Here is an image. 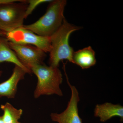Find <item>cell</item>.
Here are the masks:
<instances>
[{
	"label": "cell",
	"instance_id": "ba28073f",
	"mask_svg": "<svg viewBox=\"0 0 123 123\" xmlns=\"http://www.w3.org/2000/svg\"><path fill=\"white\" fill-rule=\"evenodd\" d=\"M26 73L22 68L15 65L10 77L0 84V98L3 97L9 98H15L18 84L20 80L24 79Z\"/></svg>",
	"mask_w": 123,
	"mask_h": 123
},
{
	"label": "cell",
	"instance_id": "ac0fdd59",
	"mask_svg": "<svg viewBox=\"0 0 123 123\" xmlns=\"http://www.w3.org/2000/svg\"><path fill=\"white\" fill-rule=\"evenodd\" d=\"M0 31H1L0 30Z\"/></svg>",
	"mask_w": 123,
	"mask_h": 123
},
{
	"label": "cell",
	"instance_id": "277c9868",
	"mask_svg": "<svg viewBox=\"0 0 123 123\" xmlns=\"http://www.w3.org/2000/svg\"><path fill=\"white\" fill-rule=\"evenodd\" d=\"M27 6L25 0L0 4V30L6 34L22 27Z\"/></svg>",
	"mask_w": 123,
	"mask_h": 123
},
{
	"label": "cell",
	"instance_id": "e0dca14e",
	"mask_svg": "<svg viewBox=\"0 0 123 123\" xmlns=\"http://www.w3.org/2000/svg\"><path fill=\"white\" fill-rule=\"evenodd\" d=\"M18 123H20V122H19V121H18Z\"/></svg>",
	"mask_w": 123,
	"mask_h": 123
},
{
	"label": "cell",
	"instance_id": "4fadbf2b",
	"mask_svg": "<svg viewBox=\"0 0 123 123\" xmlns=\"http://www.w3.org/2000/svg\"><path fill=\"white\" fill-rule=\"evenodd\" d=\"M28 4L25 14V18H26L37 6L40 4L46 2H50V0H26Z\"/></svg>",
	"mask_w": 123,
	"mask_h": 123
},
{
	"label": "cell",
	"instance_id": "30bf717a",
	"mask_svg": "<svg viewBox=\"0 0 123 123\" xmlns=\"http://www.w3.org/2000/svg\"><path fill=\"white\" fill-rule=\"evenodd\" d=\"M73 63L78 65L82 69L90 68L97 62L95 52L91 46L74 52Z\"/></svg>",
	"mask_w": 123,
	"mask_h": 123
},
{
	"label": "cell",
	"instance_id": "2e32d148",
	"mask_svg": "<svg viewBox=\"0 0 123 123\" xmlns=\"http://www.w3.org/2000/svg\"><path fill=\"white\" fill-rule=\"evenodd\" d=\"M2 71H1V70H0V77L1 76V75H2Z\"/></svg>",
	"mask_w": 123,
	"mask_h": 123
},
{
	"label": "cell",
	"instance_id": "6da1fadb",
	"mask_svg": "<svg viewBox=\"0 0 123 123\" xmlns=\"http://www.w3.org/2000/svg\"><path fill=\"white\" fill-rule=\"evenodd\" d=\"M66 0H51L46 12L35 22L23 25L27 29L40 36L50 37L59 29L65 18L64 12L67 4Z\"/></svg>",
	"mask_w": 123,
	"mask_h": 123
},
{
	"label": "cell",
	"instance_id": "8fae6325",
	"mask_svg": "<svg viewBox=\"0 0 123 123\" xmlns=\"http://www.w3.org/2000/svg\"><path fill=\"white\" fill-rule=\"evenodd\" d=\"M4 62L15 64L25 70L27 73L31 74L32 72L23 65L9 44V41L4 36L0 35V63Z\"/></svg>",
	"mask_w": 123,
	"mask_h": 123
},
{
	"label": "cell",
	"instance_id": "7a4b0ae2",
	"mask_svg": "<svg viewBox=\"0 0 123 123\" xmlns=\"http://www.w3.org/2000/svg\"><path fill=\"white\" fill-rule=\"evenodd\" d=\"M81 29L69 23L64 18L59 29L50 37V66L59 68L60 62L64 60L73 63V49L70 46L69 39L72 33Z\"/></svg>",
	"mask_w": 123,
	"mask_h": 123
},
{
	"label": "cell",
	"instance_id": "52a82bcc",
	"mask_svg": "<svg viewBox=\"0 0 123 123\" xmlns=\"http://www.w3.org/2000/svg\"><path fill=\"white\" fill-rule=\"evenodd\" d=\"M65 71L67 82L71 90V97L66 109L60 114L51 113V118L52 121L58 123H83L78 111V104L80 100L79 92L75 86L70 84Z\"/></svg>",
	"mask_w": 123,
	"mask_h": 123
},
{
	"label": "cell",
	"instance_id": "7c38bea8",
	"mask_svg": "<svg viewBox=\"0 0 123 123\" xmlns=\"http://www.w3.org/2000/svg\"><path fill=\"white\" fill-rule=\"evenodd\" d=\"M0 108L4 112L2 117L5 123H18L23 112L22 109L15 108L8 102L1 105Z\"/></svg>",
	"mask_w": 123,
	"mask_h": 123
},
{
	"label": "cell",
	"instance_id": "5bb4252c",
	"mask_svg": "<svg viewBox=\"0 0 123 123\" xmlns=\"http://www.w3.org/2000/svg\"><path fill=\"white\" fill-rule=\"evenodd\" d=\"M0 123H5L2 118V116H0Z\"/></svg>",
	"mask_w": 123,
	"mask_h": 123
},
{
	"label": "cell",
	"instance_id": "9c48e42d",
	"mask_svg": "<svg viewBox=\"0 0 123 123\" xmlns=\"http://www.w3.org/2000/svg\"><path fill=\"white\" fill-rule=\"evenodd\" d=\"M94 117L99 118L101 122L104 123L115 117L120 118V121H123V106L120 104H114L111 103L106 102L97 104L94 111Z\"/></svg>",
	"mask_w": 123,
	"mask_h": 123
},
{
	"label": "cell",
	"instance_id": "5b68a950",
	"mask_svg": "<svg viewBox=\"0 0 123 123\" xmlns=\"http://www.w3.org/2000/svg\"><path fill=\"white\" fill-rule=\"evenodd\" d=\"M5 36L10 42L33 45L40 49L45 53L50 51V37L38 35L22 27L6 33Z\"/></svg>",
	"mask_w": 123,
	"mask_h": 123
},
{
	"label": "cell",
	"instance_id": "9a60e30c",
	"mask_svg": "<svg viewBox=\"0 0 123 123\" xmlns=\"http://www.w3.org/2000/svg\"><path fill=\"white\" fill-rule=\"evenodd\" d=\"M0 35L4 36H5V33H4V32H2V31H0Z\"/></svg>",
	"mask_w": 123,
	"mask_h": 123
},
{
	"label": "cell",
	"instance_id": "3957f363",
	"mask_svg": "<svg viewBox=\"0 0 123 123\" xmlns=\"http://www.w3.org/2000/svg\"><path fill=\"white\" fill-rule=\"evenodd\" d=\"M31 71L38 79L34 92L35 98H37L43 95L63 96V92L60 88L63 77L59 68L47 66L43 63L34 66Z\"/></svg>",
	"mask_w": 123,
	"mask_h": 123
},
{
	"label": "cell",
	"instance_id": "8992f818",
	"mask_svg": "<svg viewBox=\"0 0 123 123\" xmlns=\"http://www.w3.org/2000/svg\"><path fill=\"white\" fill-rule=\"evenodd\" d=\"M9 44L22 63L31 72L33 67L43 63L46 58V53L35 46L9 41Z\"/></svg>",
	"mask_w": 123,
	"mask_h": 123
}]
</instances>
